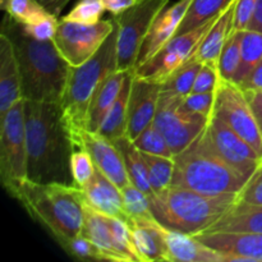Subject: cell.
I'll return each instance as SVG.
<instances>
[{"label": "cell", "mask_w": 262, "mask_h": 262, "mask_svg": "<svg viewBox=\"0 0 262 262\" xmlns=\"http://www.w3.org/2000/svg\"><path fill=\"white\" fill-rule=\"evenodd\" d=\"M56 18L58 17L50 14L46 18H43L42 20H40V22L33 23V25H27V26L22 25L23 31H25L28 36L36 38V40H40V41L53 40L59 26V20L56 19Z\"/></svg>", "instance_id": "obj_42"}, {"label": "cell", "mask_w": 262, "mask_h": 262, "mask_svg": "<svg viewBox=\"0 0 262 262\" xmlns=\"http://www.w3.org/2000/svg\"><path fill=\"white\" fill-rule=\"evenodd\" d=\"M142 156L147 165L154 193L170 187L171 181H173L174 165H176L174 158H165V156L152 155V154L147 152H142Z\"/></svg>", "instance_id": "obj_31"}, {"label": "cell", "mask_w": 262, "mask_h": 262, "mask_svg": "<svg viewBox=\"0 0 262 262\" xmlns=\"http://www.w3.org/2000/svg\"><path fill=\"white\" fill-rule=\"evenodd\" d=\"M109 225L113 239H114V246L119 255L123 257V260L129 262H142L137 250H136L135 243H133L127 220L109 216Z\"/></svg>", "instance_id": "obj_33"}, {"label": "cell", "mask_w": 262, "mask_h": 262, "mask_svg": "<svg viewBox=\"0 0 262 262\" xmlns=\"http://www.w3.org/2000/svg\"><path fill=\"white\" fill-rule=\"evenodd\" d=\"M124 204V211L127 216L151 217L154 216L150 207V197L141 191L133 183L127 184L120 189Z\"/></svg>", "instance_id": "obj_36"}, {"label": "cell", "mask_w": 262, "mask_h": 262, "mask_svg": "<svg viewBox=\"0 0 262 262\" xmlns=\"http://www.w3.org/2000/svg\"><path fill=\"white\" fill-rule=\"evenodd\" d=\"M22 82L17 55L7 33L0 35V115L22 100Z\"/></svg>", "instance_id": "obj_20"}, {"label": "cell", "mask_w": 262, "mask_h": 262, "mask_svg": "<svg viewBox=\"0 0 262 262\" xmlns=\"http://www.w3.org/2000/svg\"><path fill=\"white\" fill-rule=\"evenodd\" d=\"M256 4H257V0H237L232 33L235 31L247 30L248 23L255 12Z\"/></svg>", "instance_id": "obj_44"}, {"label": "cell", "mask_w": 262, "mask_h": 262, "mask_svg": "<svg viewBox=\"0 0 262 262\" xmlns=\"http://www.w3.org/2000/svg\"><path fill=\"white\" fill-rule=\"evenodd\" d=\"M82 235L91 241L99 250L102 261L124 262L117 251L109 225V216L84 205V222Z\"/></svg>", "instance_id": "obj_24"}, {"label": "cell", "mask_w": 262, "mask_h": 262, "mask_svg": "<svg viewBox=\"0 0 262 262\" xmlns=\"http://www.w3.org/2000/svg\"><path fill=\"white\" fill-rule=\"evenodd\" d=\"M220 81H222V77H220L217 66L202 64L194 81L192 92H215Z\"/></svg>", "instance_id": "obj_41"}, {"label": "cell", "mask_w": 262, "mask_h": 262, "mask_svg": "<svg viewBox=\"0 0 262 262\" xmlns=\"http://www.w3.org/2000/svg\"><path fill=\"white\" fill-rule=\"evenodd\" d=\"M243 91L246 90H252V91H262V59L260 63L256 66V68L248 74L247 78L238 84Z\"/></svg>", "instance_id": "obj_46"}, {"label": "cell", "mask_w": 262, "mask_h": 262, "mask_svg": "<svg viewBox=\"0 0 262 262\" xmlns=\"http://www.w3.org/2000/svg\"><path fill=\"white\" fill-rule=\"evenodd\" d=\"M81 148L91 155L96 168L120 189L130 183L123 156L114 141L99 132L84 130L82 135Z\"/></svg>", "instance_id": "obj_16"}, {"label": "cell", "mask_w": 262, "mask_h": 262, "mask_svg": "<svg viewBox=\"0 0 262 262\" xmlns=\"http://www.w3.org/2000/svg\"><path fill=\"white\" fill-rule=\"evenodd\" d=\"M114 143L122 154L130 183H133L137 188L145 192L148 197L152 196L154 189L151 187L148 169L146 165V161L143 160L142 152L136 147L133 141L128 138L127 136L114 141Z\"/></svg>", "instance_id": "obj_27"}, {"label": "cell", "mask_w": 262, "mask_h": 262, "mask_svg": "<svg viewBox=\"0 0 262 262\" xmlns=\"http://www.w3.org/2000/svg\"><path fill=\"white\" fill-rule=\"evenodd\" d=\"M169 2L137 0L133 7L115 17L118 23V69L129 71L135 68L148 30Z\"/></svg>", "instance_id": "obj_8"}, {"label": "cell", "mask_w": 262, "mask_h": 262, "mask_svg": "<svg viewBox=\"0 0 262 262\" xmlns=\"http://www.w3.org/2000/svg\"><path fill=\"white\" fill-rule=\"evenodd\" d=\"M245 92L246 99L248 100L252 109L253 114H255L256 120H257L258 128L262 136V91H252V90H246Z\"/></svg>", "instance_id": "obj_45"}, {"label": "cell", "mask_w": 262, "mask_h": 262, "mask_svg": "<svg viewBox=\"0 0 262 262\" xmlns=\"http://www.w3.org/2000/svg\"><path fill=\"white\" fill-rule=\"evenodd\" d=\"M127 224L142 262H171L166 243L165 228L155 217L129 216L127 219Z\"/></svg>", "instance_id": "obj_18"}, {"label": "cell", "mask_w": 262, "mask_h": 262, "mask_svg": "<svg viewBox=\"0 0 262 262\" xmlns=\"http://www.w3.org/2000/svg\"><path fill=\"white\" fill-rule=\"evenodd\" d=\"M237 201L262 205V163L238 193Z\"/></svg>", "instance_id": "obj_43"}, {"label": "cell", "mask_w": 262, "mask_h": 262, "mask_svg": "<svg viewBox=\"0 0 262 262\" xmlns=\"http://www.w3.org/2000/svg\"><path fill=\"white\" fill-rule=\"evenodd\" d=\"M101 2L104 4L105 10L117 17L127 9H129L130 7H133L137 3V0H101Z\"/></svg>", "instance_id": "obj_47"}, {"label": "cell", "mask_w": 262, "mask_h": 262, "mask_svg": "<svg viewBox=\"0 0 262 262\" xmlns=\"http://www.w3.org/2000/svg\"><path fill=\"white\" fill-rule=\"evenodd\" d=\"M10 2H12V0H0V8H2V10L7 12V9H8V7H9Z\"/></svg>", "instance_id": "obj_49"}, {"label": "cell", "mask_w": 262, "mask_h": 262, "mask_svg": "<svg viewBox=\"0 0 262 262\" xmlns=\"http://www.w3.org/2000/svg\"><path fill=\"white\" fill-rule=\"evenodd\" d=\"M235 0H192L176 36L197 28L207 20L216 18Z\"/></svg>", "instance_id": "obj_28"}, {"label": "cell", "mask_w": 262, "mask_h": 262, "mask_svg": "<svg viewBox=\"0 0 262 262\" xmlns=\"http://www.w3.org/2000/svg\"><path fill=\"white\" fill-rule=\"evenodd\" d=\"M104 12L105 7L101 0H79L73 9L61 19L83 25H94L101 20L100 18Z\"/></svg>", "instance_id": "obj_38"}, {"label": "cell", "mask_w": 262, "mask_h": 262, "mask_svg": "<svg viewBox=\"0 0 262 262\" xmlns=\"http://www.w3.org/2000/svg\"><path fill=\"white\" fill-rule=\"evenodd\" d=\"M27 179L36 183L73 184L74 151L60 104L25 100Z\"/></svg>", "instance_id": "obj_1"}, {"label": "cell", "mask_w": 262, "mask_h": 262, "mask_svg": "<svg viewBox=\"0 0 262 262\" xmlns=\"http://www.w3.org/2000/svg\"><path fill=\"white\" fill-rule=\"evenodd\" d=\"M115 27V18L99 20L94 25L61 19L53 41L69 66L78 67L89 60L101 48Z\"/></svg>", "instance_id": "obj_11"}, {"label": "cell", "mask_w": 262, "mask_h": 262, "mask_svg": "<svg viewBox=\"0 0 262 262\" xmlns=\"http://www.w3.org/2000/svg\"><path fill=\"white\" fill-rule=\"evenodd\" d=\"M205 232L262 233V205L237 201Z\"/></svg>", "instance_id": "obj_25"}, {"label": "cell", "mask_w": 262, "mask_h": 262, "mask_svg": "<svg viewBox=\"0 0 262 262\" xmlns=\"http://www.w3.org/2000/svg\"><path fill=\"white\" fill-rule=\"evenodd\" d=\"M46 10H48L50 14L59 17L61 13V10L66 8V5L68 4L71 0H37Z\"/></svg>", "instance_id": "obj_48"}, {"label": "cell", "mask_w": 262, "mask_h": 262, "mask_svg": "<svg viewBox=\"0 0 262 262\" xmlns=\"http://www.w3.org/2000/svg\"><path fill=\"white\" fill-rule=\"evenodd\" d=\"M216 18L207 20L206 23L188 32L174 36L152 58L133 68L135 76L156 83H163L173 72L193 58L200 43L202 42Z\"/></svg>", "instance_id": "obj_10"}, {"label": "cell", "mask_w": 262, "mask_h": 262, "mask_svg": "<svg viewBox=\"0 0 262 262\" xmlns=\"http://www.w3.org/2000/svg\"><path fill=\"white\" fill-rule=\"evenodd\" d=\"M133 71L128 74L120 89L117 100L113 104L112 109L107 113L106 118L100 127L99 133L107 137L112 141H117L119 138L127 136L128 129V102H129L130 87L133 81Z\"/></svg>", "instance_id": "obj_26"}, {"label": "cell", "mask_w": 262, "mask_h": 262, "mask_svg": "<svg viewBox=\"0 0 262 262\" xmlns=\"http://www.w3.org/2000/svg\"><path fill=\"white\" fill-rule=\"evenodd\" d=\"M201 67L202 63L196 56L191 58L161 83V91L186 97L192 92L194 81H196V77Z\"/></svg>", "instance_id": "obj_30"}, {"label": "cell", "mask_w": 262, "mask_h": 262, "mask_svg": "<svg viewBox=\"0 0 262 262\" xmlns=\"http://www.w3.org/2000/svg\"><path fill=\"white\" fill-rule=\"evenodd\" d=\"M206 130L219 155L241 176L250 179L262 163L257 151L215 115L210 118Z\"/></svg>", "instance_id": "obj_13"}, {"label": "cell", "mask_w": 262, "mask_h": 262, "mask_svg": "<svg viewBox=\"0 0 262 262\" xmlns=\"http://www.w3.org/2000/svg\"><path fill=\"white\" fill-rule=\"evenodd\" d=\"M215 92H191L183 99V107L191 113L211 117Z\"/></svg>", "instance_id": "obj_40"}, {"label": "cell", "mask_w": 262, "mask_h": 262, "mask_svg": "<svg viewBox=\"0 0 262 262\" xmlns=\"http://www.w3.org/2000/svg\"><path fill=\"white\" fill-rule=\"evenodd\" d=\"M61 247L67 251L71 256L78 258V260H99L102 261L101 255L96 246L87 239L84 235L79 234L67 242L61 243Z\"/></svg>", "instance_id": "obj_39"}, {"label": "cell", "mask_w": 262, "mask_h": 262, "mask_svg": "<svg viewBox=\"0 0 262 262\" xmlns=\"http://www.w3.org/2000/svg\"><path fill=\"white\" fill-rule=\"evenodd\" d=\"M84 205L112 217L127 220L120 188L96 168L91 181L82 188Z\"/></svg>", "instance_id": "obj_19"}, {"label": "cell", "mask_w": 262, "mask_h": 262, "mask_svg": "<svg viewBox=\"0 0 262 262\" xmlns=\"http://www.w3.org/2000/svg\"><path fill=\"white\" fill-rule=\"evenodd\" d=\"M96 170L94 160L91 155L83 148H77L72 152L71 156V173L73 178L74 186L78 188H83Z\"/></svg>", "instance_id": "obj_37"}, {"label": "cell", "mask_w": 262, "mask_h": 262, "mask_svg": "<svg viewBox=\"0 0 262 262\" xmlns=\"http://www.w3.org/2000/svg\"><path fill=\"white\" fill-rule=\"evenodd\" d=\"M130 71L133 69H129V71L117 69L115 72L110 73L106 78L102 79V82L95 91L91 104H90L89 115H87V130L99 132L102 122L117 100L120 89Z\"/></svg>", "instance_id": "obj_21"}, {"label": "cell", "mask_w": 262, "mask_h": 262, "mask_svg": "<svg viewBox=\"0 0 262 262\" xmlns=\"http://www.w3.org/2000/svg\"><path fill=\"white\" fill-rule=\"evenodd\" d=\"M14 197L30 216L40 222L59 243L82 234L84 201L82 189L73 184L36 183L26 179Z\"/></svg>", "instance_id": "obj_3"}, {"label": "cell", "mask_w": 262, "mask_h": 262, "mask_svg": "<svg viewBox=\"0 0 262 262\" xmlns=\"http://www.w3.org/2000/svg\"><path fill=\"white\" fill-rule=\"evenodd\" d=\"M184 97L160 92L154 124L168 141L174 156L193 142L207 127L210 118L191 113L183 107Z\"/></svg>", "instance_id": "obj_9"}, {"label": "cell", "mask_w": 262, "mask_h": 262, "mask_svg": "<svg viewBox=\"0 0 262 262\" xmlns=\"http://www.w3.org/2000/svg\"><path fill=\"white\" fill-rule=\"evenodd\" d=\"M212 115L220 118L262 158V136L243 90L233 82L220 81L215 90Z\"/></svg>", "instance_id": "obj_12"}, {"label": "cell", "mask_w": 262, "mask_h": 262, "mask_svg": "<svg viewBox=\"0 0 262 262\" xmlns=\"http://www.w3.org/2000/svg\"><path fill=\"white\" fill-rule=\"evenodd\" d=\"M118 69V23L101 48L87 61L71 67L60 107L74 150L81 148L82 135L87 130V115L95 91L110 73Z\"/></svg>", "instance_id": "obj_5"}, {"label": "cell", "mask_w": 262, "mask_h": 262, "mask_svg": "<svg viewBox=\"0 0 262 262\" xmlns=\"http://www.w3.org/2000/svg\"><path fill=\"white\" fill-rule=\"evenodd\" d=\"M237 197L238 193L206 196L170 186L150 196V207L164 228L194 235L215 224L237 202Z\"/></svg>", "instance_id": "obj_6"}, {"label": "cell", "mask_w": 262, "mask_h": 262, "mask_svg": "<svg viewBox=\"0 0 262 262\" xmlns=\"http://www.w3.org/2000/svg\"><path fill=\"white\" fill-rule=\"evenodd\" d=\"M166 243L171 261L181 262H228L227 256L207 247L186 233L174 232L165 228Z\"/></svg>", "instance_id": "obj_22"}, {"label": "cell", "mask_w": 262, "mask_h": 262, "mask_svg": "<svg viewBox=\"0 0 262 262\" xmlns=\"http://www.w3.org/2000/svg\"><path fill=\"white\" fill-rule=\"evenodd\" d=\"M3 32L12 40L22 82V97L31 101L60 104L71 66L53 40L40 41L23 31L22 25L7 14Z\"/></svg>", "instance_id": "obj_2"}, {"label": "cell", "mask_w": 262, "mask_h": 262, "mask_svg": "<svg viewBox=\"0 0 262 262\" xmlns=\"http://www.w3.org/2000/svg\"><path fill=\"white\" fill-rule=\"evenodd\" d=\"M235 7H237V0L233 4H230L219 17L215 19L214 25L206 33L202 42L200 43L197 49L196 56L202 64H212L217 66L219 63L220 54L223 48L227 42L228 37L232 35L233 20H234Z\"/></svg>", "instance_id": "obj_23"}, {"label": "cell", "mask_w": 262, "mask_h": 262, "mask_svg": "<svg viewBox=\"0 0 262 262\" xmlns=\"http://www.w3.org/2000/svg\"><path fill=\"white\" fill-rule=\"evenodd\" d=\"M262 59V32L243 30L241 37V63L233 83L241 84Z\"/></svg>", "instance_id": "obj_29"}, {"label": "cell", "mask_w": 262, "mask_h": 262, "mask_svg": "<svg viewBox=\"0 0 262 262\" xmlns=\"http://www.w3.org/2000/svg\"><path fill=\"white\" fill-rule=\"evenodd\" d=\"M133 143L142 152L165 156V158H174V154L168 141L164 137L163 133L156 128L154 122L137 138L133 140Z\"/></svg>", "instance_id": "obj_34"}, {"label": "cell", "mask_w": 262, "mask_h": 262, "mask_svg": "<svg viewBox=\"0 0 262 262\" xmlns=\"http://www.w3.org/2000/svg\"><path fill=\"white\" fill-rule=\"evenodd\" d=\"M0 176L9 194L27 179L25 99L0 115Z\"/></svg>", "instance_id": "obj_7"}, {"label": "cell", "mask_w": 262, "mask_h": 262, "mask_svg": "<svg viewBox=\"0 0 262 262\" xmlns=\"http://www.w3.org/2000/svg\"><path fill=\"white\" fill-rule=\"evenodd\" d=\"M5 13L23 26L37 23L50 15L37 0H12Z\"/></svg>", "instance_id": "obj_35"}, {"label": "cell", "mask_w": 262, "mask_h": 262, "mask_svg": "<svg viewBox=\"0 0 262 262\" xmlns=\"http://www.w3.org/2000/svg\"><path fill=\"white\" fill-rule=\"evenodd\" d=\"M193 237L227 256L228 262L262 261V233L202 232Z\"/></svg>", "instance_id": "obj_14"}, {"label": "cell", "mask_w": 262, "mask_h": 262, "mask_svg": "<svg viewBox=\"0 0 262 262\" xmlns=\"http://www.w3.org/2000/svg\"><path fill=\"white\" fill-rule=\"evenodd\" d=\"M241 37H242V31H235L228 37L222 54H220L219 68L220 77L223 81L233 82L235 73L239 68L241 63Z\"/></svg>", "instance_id": "obj_32"}, {"label": "cell", "mask_w": 262, "mask_h": 262, "mask_svg": "<svg viewBox=\"0 0 262 262\" xmlns=\"http://www.w3.org/2000/svg\"><path fill=\"white\" fill-rule=\"evenodd\" d=\"M191 3L192 0H179L171 7L161 10L141 45L135 68L152 58L169 40L176 36Z\"/></svg>", "instance_id": "obj_17"}, {"label": "cell", "mask_w": 262, "mask_h": 262, "mask_svg": "<svg viewBox=\"0 0 262 262\" xmlns=\"http://www.w3.org/2000/svg\"><path fill=\"white\" fill-rule=\"evenodd\" d=\"M160 92V83L133 76L128 102V138H137L154 122Z\"/></svg>", "instance_id": "obj_15"}, {"label": "cell", "mask_w": 262, "mask_h": 262, "mask_svg": "<svg viewBox=\"0 0 262 262\" xmlns=\"http://www.w3.org/2000/svg\"><path fill=\"white\" fill-rule=\"evenodd\" d=\"M174 164L171 186L206 196L239 193L248 181L215 150L206 128L174 156Z\"/></svg>", "instance_id": "obj_4"}]
</instances>
